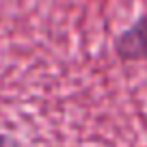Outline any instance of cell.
I'll return each mask as SVG.
<instances>
[{
	"label": "cell",
	"instance_id": "obj_1",
	"mask_svg": "<svg viewBox=\"0 0 147 147\" xmlns=\"http://www.w3.org/2000/svg\"><path fill=\"white\" fill-rule=\"evenodd\" d=\"M115 54L123 63L147 61V9L115 39Z\"/></svg>",
	"mask_w": 147,
	"mask_h": 147
},
{
	"label": "cell",
	"instance_id": "obj_2",
	"mask_svg": "<svg viewBox=\"0 0 147 147\" xmlns=\"http://www.w3.org/2000/svg\"><path fill=\"white\" fill-rule=\"evenodd\" d=\"M0 147H20V145H18V143H15L11 136H5V134H0Z\"/></svg>",
	"mask_w": 147,
	"mask_h": 147
}]
</instances>
